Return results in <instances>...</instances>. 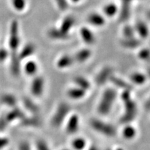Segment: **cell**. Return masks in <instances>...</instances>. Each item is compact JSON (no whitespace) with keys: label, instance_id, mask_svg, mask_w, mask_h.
<instances>
[{"label":"cell","instance_id":"obj_1","mask_svg":"<svg viewBox=\"0 0 150 150\" xmlns=\"http://www.w3.org/2000/svg\"><path fill=\"white\" fill-rule=\"evenodd\" d=\"M117 93L115 88L108 87L103 91L97 104V110L99 115L105 116L111 112L117 99Z\"/></svg>","mask_w":150,"mask_h":150},{"label":"cell","instance_id":"obj_2","mask_svg":"<svg viewBox=\"0 0 150 150\" xmlns=\"http://www.w3.org/2000/svg\"><path fill=\"white\" fill-rule=\"evenodd\" d=\"M90 126L95 132L107 138H113L117 134V130L113 125L99 118L91 119Z\"/></svg>","mask_w":150,"mask_h":150},{"label":"cell","instance_id":"obj_3","mask_svg":"<svg viewBox=\"0 0 150 150\" xmlns=\"http://www.w3.org/2000/svg\"><path fill=\"white\" fill-rule=\"evenodd\" d=\"M71 113L70 105L65 102H61L58 105L52 115L50 124L54 128H59L64 125L67 117Z\"/></svg>","mask_w":150,"mask_h":150},{"label":"cell","instance_id":"obj_4","mask_svg":"<svg viewBox=\"0 0 150 150\" xmlns=\"http://www.w3.org/2000/svg\"><path fill=\"white\" fill-rule=\"evenodd\" d=\"M124 112L120 117V122L125 124H130L136 119L138 113V106L134 99L123 102Z\"/></svg>","mask_w":150,"mask_h":150},{"label":"cell","instance_id":"obj_5","mask_svg":"<svg viewBox=\"0 0 150 150\" xmlns=\"http://www.w3.org/2000/svg\"><path fill=\"white\" fill-rule=\"evenodd\" d=\"M20 32H19V24L18 21L14 20L11 22L9 34L8 45L11 52H18L20 44Z\"/></svg>","mask_w":150,"mask_h":150},{"label":"cell","instance_id":"obj_6","mask_svg":"<svg viewBox=\"0 0 150 150\" xmlns=\"http://www.w3.org/2000/svg\"><path fill=\"white\" fill-rule=\"evenodd\" d=\"M45 88V79L42 76H33L30 85V93L33 97L35 98H40L43 95Z\"/></svg>","mask_w":150,"mask_h":150},{"label":"cell","instance_id":"obj_7","mask_svg":"<svg viewBox=\"0 0 150 150\" xmlns=\"http://www.w3.org/2000/svg\"><path fill=\"white\" fill-rule=\"evenodd\" d=\"M80 117L77 113H70L64 124L65 131L67 134L74 135L80 128Z\"/></svg>","mask_w":150,"mask_h":150},{"label":"cell","instance_id":"obj_8","mask_svg":"<svg viewBox=\"0 0 150 150\" xmlns=\"http://www.w3.org/2000/svg\"><path fill=\"white\" fill-rule=\"evenodd\" d=\"M25 116V112L18 106L11 108L10 111L4 115L6 120L8 124L13 122L15 121H21Z\"/></svg>","mask_w":150,"mask_h":150},{"label":"cell","instance_id":"obj_9","mask_svg":"<svg viewBox=\"0 0 150 150\" xmlns=\"http://www.w3.org/2000/svg\"><path fill=\"white\" fill-rule=\"evenodd\" d=\"M112 74V69L109 66L104 67L97 74L95 78V83L97 86H100L104 85L106 82L109 81Z\"/></svg>","mask_w":150,"mask_h":150},{"label":"cell","instance_id":"obj_10","mask_svg":"<svg viewBox=\"0 0 150 150\" xmlns=\"http://www.w3.org/2000/svg\"><path fill=\"white\" fill-rule=\"evenodd\" d=\"M10 56L11 72L13 76H18L21 72V59L19 57L18 52H12Z\"/></svg>","mask_w":150,"mask_h":150},{"label":"cell","instance_id":"obj_11","mask_svg":"<svg viewBox=\"0 0 150 150\" xmlns=\"http://www.w3.org/2000/svg\"><path fill=\"white\" fill-rule=\"evenodd\" d=\"M87 93L88 92L84 91V90L74 86L67 90V95L69 98L72 99V100L78 101L83 99L86 97Z\"/></svg>","mask_w":150,"mask_h":150},{"label":"cell","instance_id":"obj_12","mask_svg":"<svg viewBox=\"0 0 150 150\" xmlns=\"http://www.w3.org/2000/svg\"><path fill=\"white\" fill-rule=\"evenodd\" d=\"M74 63V60L73 56L65 54V55L61 56L58 59L57 62H56V66L58 68L61 69V70H65V69L70 67Z\"/></svg>","mask_w":150,"mask_h":150},{"label":"cell","instance_id":"obj_13","mask_svg":"<svg viewBox=\"0 0 150 150\" xmlns=\"http://www.w3.org/2000/svg\"><path fill=\"white\" fill-rule=\"evenodd\" d=\"M91 56L92 52L91 50L88 48H83L76 52L74 56H73V58H74V63H83L87 61L91 57Z\"/></svg>","mask_w":150,"mask_h":150},{"label":"cell","instance_id":"obj_14","mask_svg":"<svg viewBox=\"0 0 150 150\" xmlns=\"http://www.w3.org/2000/svg\"><path fill=\"white\" fill-rule=\"evenodd\" d=\"M80 35L83 42L87 45H93L96 40L95 34L88 27H82L80 30Z\"/></svg>","mask_w":150,"mask_h":150},{"label":"cell","instance_id":"obj_15","mask_svg":"<svg viewBox=\"0 0 150 150\" xmlns=\"http://www.w3.org/2000/svg\"><path fill=\"white\" fill-rule=\"evenodd\" d=\"M109 81L111 82L112 85L115 86L114 88H120L122 91H125V90L131 91V88H132V85L131 83H129L120 77H117V76H115L113 74L110 77Z\"/></svg>","mask_w":150,"mask_h":150},{"label":"cell","instance_id":"obj_16","mask_svg":"<svg viewBox=\"0 0 150 150\" xmlns=\"http://www.w3.org/2000/svg\"><path fill=\"white\" fill-rule=\"evenodd\" d=\"M35 52V46L33 43H27V45H25L22 49L21 51L18 52V55L20 59L22 60H26L29 58L31 57V56L33 55Z\"/></svg>","mask_w":150,"mask_h":150},{"label":"cell","instance_id":"obj_17","mask_svg":"<svg viewBox=\"0 0 150 150\" xmlns=\"http://www.w3.org/2000/svg\"><path fill=\"white\" fill-rule=\"evenodd\" d=\"M88 22L94 27H102L106 23L104 17L97 13H93L88 17Z\"/></svg>","mask_w":150,"mask_h":150},{"label":"cell","instance_id":"obj_18","mask_svg":"<svg viewBox=\"0 0 150 150\" xmlns=\"http://www.w3.org/2000/svg\"><path fill=\"white\" fill-rule=\"evenodd\" d=\"M23 106L24 109L27 110L31 115H37L38 113L40 108L34 101L29 97H24L23 101Z\"/></svg>","mask_w":150,"mask_h":150},{"label":"cell","instance_id":"obj_19","mask_svg":"<svg viewBox=\"0 0 150 150\" xmlns=\"http://www.w3.org/2000/svg\"><path fill=\"white\" fill-rule=\"evenodd\" d=\"M122 136L127 140H132L137 136V130L131 124H126L122 130Z\"/></svg>","mask_w":150,"mask_h":150},{"label":"cell","instance_id":"obj_20","mask_svg":"<svg viewBox=\"0 0 150 150\" xmlns=\"http://www.w3.org/2000/svg\"><path fill=\"white\" fill-rule=\"evenodd\" d=\"M131 85L142 86L147 81V76L144 73L140 72H134L129 76Z\"/></svg>","mask_w":150,"mask_h":150},{"label":"cell","instance_id":"obj_21","mask_svg":"<svg viewBox=\"0 0 150 150\" xmlns=\"http://www.w3.org/2000/svg\"><path fill=\"white\" fill-rule=\"evenodd\" d=\"M74 85L76 87L84 90L86 92L91 89L92 85L90 81L83 76H76L73 79Z\"/></svg>","mask_w":150,"mask_h":150},{"label":"cell","instance_id":"obj_22","mask_svg":"<svg viewBox=\"0 0 150 150\" xmlns=\"http://www.w3.org/2000/svg\"><path fill=\"white\" fill-rule=\"evenodd\" d=\"M75 24V19L72 16H68L63 19V21L61 22V26H60L59 29L63 31V33L69 34V32L72 28L74 27Z\"/></svg>","mask_w":150,"mask_h":150},{"label":"cell","instance_id":"obj_23","mask_svg":"<svg viewBox=\"0 0 150 150\" xmlns=\"http://www.w3.org/2000/svg\"><path fill=\"white\" fill-rule=\"evenodd\" d=\"M87 140L83 137H75L71 141L72 150H85L87 148Z\"/></svg>","mask_w":150,"mask_h":150},{"label":"cell","instance_id":"obj_24","mask_svg":"<svg viewBox=\"0 0 150 150\" xmlns=\"http://www.w3.org/2000/svg\"><path fill=\"white\" fill-rule=\"evenodd\" d=\"M47 33L49 37L53 40H65L69 38V34L63 33L59 28H52L49 30Z\"/></svg>","mask_w":150,"mask_h":150},{"label":"cell","instance_id":"obj_25","mask_svg":"<svg viewBox=\"0 0 150 150\" xmlns=\"http://www.w3.org/2000/svg\"><path fill=\"white\" fill-rule=\"evenodd\" d=\"M0 101L3 104L11 108L17 106V103H18L17 97L15 96L13 94L11 93H6L1 95Z\"/></svg>","mask_w":150,"mask_h":150},{"label":"cell","instance_id":"obj_26","mask_svg":"<svg viewBox=\"0 0 150 150\" xmlns=\"http://www.w3.org/2000/svg\"><path fill=\"white\" fill-rule=\"evenodd\" d=\"M20 122H21L22 126L28 127H38L40 126L41 122L40 118L38 117L37 115H32L31 117H28L26 115Z\"/></svg>","mask_w":150,"mask_h":150},{"label":"cell","instance_id":"obj_27","mask_svg":"<svg viewBox=\"0 0 150 150\" xmlns=\"http://www.w3.org/2000/svg\"><path fill=\"white\" fill-rule=\"evenodd\" d=\"M121 45L125 49L133 50V49L139 47L141 45V41L135 37L131 38H124L121 41Z\"/></svg>","mask_w":150,"mask_h":150},{"label":"cell","instance_id":"obj_28","mask_svg":"<svg viewBox=\"0 0 150 150\" xmlns=\"http://www.w3.org/2000/svg\"><path fill=\"white\" fill-rule=\"evenodd\" d=\"M24 72L29 76H35L38 71V66L34 61H28L24 65Z\"/></svg>","mask_w":150,"mask_h":150},{"label":"cell","instance_id":"obj_29","mask_svg":"<svg viewBox=\"0 0 150 150\" xmlns=\"http://www.w3.org/2000/svg\"><path fill=\"white\" fill-rule=\"evenodd\" d=\"M122 6L119 13V19L122 22L126 21L130 17L131 4L126 1H122Z\"/></svg>","mask_w":150,"mask_h":150},{"label":"cell","instance_id":"obj_30","mask_svg":"<svg viewBox=\"0 0 150 150\" xmlns=\"http://www.w3.org/2000/svg\"><path fill=\"white\" fill-rule=\"evenodd\" d=\"M135 31L136 33L139 35V36L141 38L145 39L148 36L149 34V29L145 22L142 21H138L136 24L135 27Z\"/></svg>","mask_w":150,"mask_h":150},{"label":"cell","instance_id":"obj_31","mask_svg":"<svg viewBox=\"0 0 150 150\" xmlns=\"http://www.w3.org/2000/svg\"><path fill=\"white\" fill-rule=\"evenodd\" d=\"M103 11H104L105 16L108 17V18H112L117 13L118 8L115 4L110 3L105 6Z\"/></svg>","mask_w":150,"mask_h":150},{"label":"cell","instance_id":"obj_32","mask_svg":"<svg viewBox=\"0 0 150 150\" xmlns=\"http://www.w3.org/2000/svg\"><path fill=\"white\" fill-rule=\"evenodd\" d=\"M122 33L124 35V38H131L135 37V29L132 26L127 25L125 26L122 29Z\"/></svg>","mask_w":150,"mask_h":150},{"label":"cell","instance_id":"obj_33","mask_svg":"<svg viewBox=\"0 0 150 150\" xmlns=\"http://www.w3.org/2000/svg\"><path fill=\"white\" fill-rule=\"evenodd\" d=\"M13 7L17 11H22L27 6V0H12Z\"/></svg>","mask_w":150,"mask_h":150},{"label":"cell","instance_id":"obj_34","mask_svg":"<svg viewBox=\"0 0 150 150\" xmlns=\"http://www.w3.org/2000/svg\"><path fill=\"white\" fill-rule=\"evenodd\" d=\"M35 150H51V148L45 140H38L35 142Z\"/></svg>","mask_w":150,"mask_h":150},{"label":"cell","instance_id":"obj_35","mask_svg":"<svg viewBox=\"0 0 150 150\" xmlns=\"http://www.w3.org/2000/svg\"><path fill=\"white\" fill-rule=\"evenodd\" d=\"M138 58L142 61H147L149 58V50L147 48H143L140 50L138 53Z\"/></svg>","mask_w":150,"mask_h":150},{"label":"cell","instance_id":"obj_36","mask_svg":"<svg viewBox=\"0 0 150 150\" xmlns=\"http://www.w3.org/2000/svg\"><path fill=\"white\" fill-rule=\"evenodd\" d=\"M57 6L61 11H65L68 8V1L67 0H55Z\"/></svg>","mask_w":150,"mask_h":150},{"label":"cell","instance_id":"obj_37","mask_svg":"<svg viewBox=\"0 0 150 150\" xmlns=\"http://www.w3.org/2000/svg\"><path fill=\"white\" fill-rule=\"evenodd\" d=\"M10 56L8 51L6 49H0V63L5 61Z\"/></svg>","mask_w":150,"mask_h":150},{"label":"cell","instance_id":"obj_38","mask_svg":"<svg viewBox=\"0 0 150 150\" xmlns=\"http://www.w3.org/2000/svg\"><path fill=\"white\" fill-rule=\"evenodd\" d=\"M10 140L7 137L0 136V150L4 149L8 145Z\"/></svg>","mask_w":150,"mask_h":150},{"label":"cell","instance_id":"obj_39","mask_svg":"<svg viewBox=\"0 0 150 150\" xmlns=\"http://www.w3.org/2000/svg\"><path fill=\"white\" fill-rule=\"evenodd\" d=\"M18 150H32L31 145L27 141H22L18 146Z\"/></svg>","mask_w":150,"mask_h":150},{"label":"cell","instance_id":"obj_40","mask_svg":"<svg viewBox=\"0 0 150 150\" xmlns=\"http://www.w3.org/2000/svg\"><path fill=\"white\" fill-rule=\"evenodd\" d=\"M8 125H9V124L7 122V121H6V120L4 115L0 117V131H2L4 130H5Z\"/></svg>","mask_w":150,"mask_h":150},{"label":"cell","instance_id":"obj_41","mask_svg":"<svg viewBox=\"0 0 150 150\" xmlns=\"http://www.w3.org/2000/svg\"><path fill=\"white\" fill-rule=\"evenodd\" d=\"M87 150H99V149L96 145H91L87 148Z\"/></svg>","mask_w":150,"mask_h":150},{"label":"cell","instance_id":"obj_42","mask_svg":"<svg viewBox=\"0 0 150 150\" xmlns=\"http://www.w3.org/2000/svg\"><path fill=\"white\" fill-rule=\"evenodd\" d=\"M71 1H72V2H73V3H79V1H81V0H70Z\"/></svg>","mask_w":150,"mask_h":150},{"label":"cell","instance_id":"obj_43","mask_svg":"<svg viewBox=\"0 0 150 150\" xmlns=\"http://www.w3.org/2000/svg\"><path fill=\"white\" fill-rule=\"evenodd\" d=\"M133 0H122V1H126V2H129V3H131L132 2Z\"/></svg>","mask_w":150,"mask_h":150},{"label":"cell","instance_id":"obj_44","mask_svg":"<svg viewBox=\"0 0 150 150\" xmlns=\"http://www.w3.org/2000/svg\"><path fill=\"white\" fill-rule=\"evenodd\" d=\"M115 150H125V149H122V148H121V147H118V148H117V149H115Z\"/></svg>","mask_w":150,"mask_h":150},{"label":"cell","instance_id":"obj_45","mask_svg":"<svg viewBox=\"0 0 150 150\" xmlns=\"http://www.w3.org/2000/svg\"><path fill=\"white\" fill-rule=\"evenodd\" d=\"M60 150H72L71 149H67V148H63V149H61Z\"/></svg>","mask_w":150,"mask_h":150},{"label":"cell","instance_id":"obj_46","mask_svg":"<svg viewBox=\"0 0 150 150\" xmlns=\"http://www.w3.org/2000/svg\"><path fill=\"white\" fill-rule=\"evenodd\" d=\"M106 150H112V149H106Z\"/></svg>","mask_w":150,"mask_h":150}]
</instances>
